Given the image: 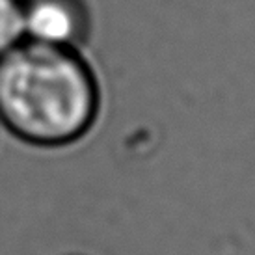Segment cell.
Wrapping results in <instances>:
<instances>
[{
  "instance_id": "obj_3",
  "label": "cell",
  "mask_w": 255,
  "mask_h": 255,
  "mask_svg": "<svg viewBox=\"0 0 255 255\" xmlns=\"http://www.w3.org/2000/svg\"><path fill=\"white\" fill-rule=\"evenodd\" d=\"M22 41V0H0V58Z\"/></svg>"
},
{
  "instance_id": "obj_1",
  "label": "cell",
  "mask_w": 255,
  "mask_h": 255,
  "mask_svg": "<svg viewBox=\"0 0 255 255\" xmlns=\"http://www.w3.org/2000/svg\"><path fill=\"white\" fill-rule=\"evenodd\" d=\"M101 84L77 49L22 41L0 58V123L22 142L64 147L93 128Z\"/></svg>"
},
{
  "instance_id": "obj_2",
  "label": "cell",
  "mask_w": 255,
  "mask_h": 255,
  "mask_svg": "<svg viewBox=\"0 0 255 255\" xmlns=\"http://www.w3.org/2000/svg\"><path fill=\"white\" fill-rule=\"evenodd\" d=\"M24 41L82 50L92 34L84 0H22Z\"/></svg>"
}]
</instances>
